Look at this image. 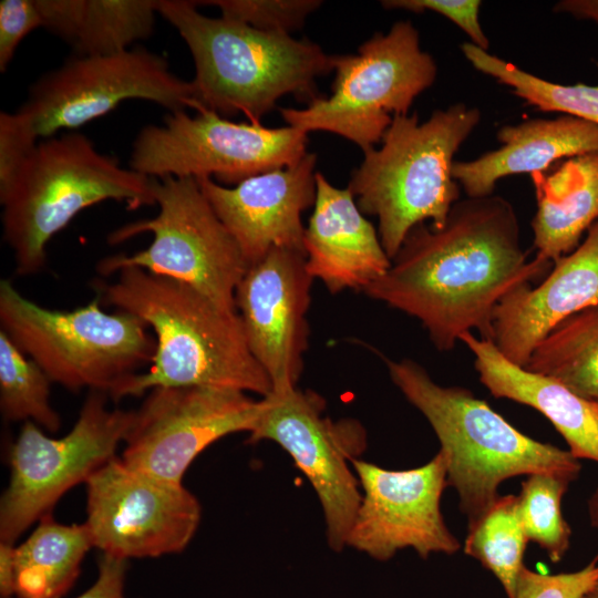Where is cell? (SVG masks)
<instances>
[{
  "label": "cell",
  "mask_w": 598,
  "mask_h": 598,
  "mask_svg": "<svg viewBox=\"0 0 598 598\" xmlns=\"http://www.w3.org/2000/svg\"><path fill=\"white\" fill-rule=\"evenodd\" d=\"M551 265L537 256L528 260L511 202L494 194L466 197L442 226H415L364 293L417 319L432 344L448 352L464 333L478 331L491 341L501 300Z\"/></svg>",
  "instance_id": "1"
},
{
  "label": "cell",
  "mask_w": 598,
  "mask_h": 598,
  "mask_svg": "<svg viewBox=\"0 0 598 598\" xmlns=\"http://www.w3.org/2000/svg\"><path fill=\"white\" fill-rule=\"evenodd\" d=\"M94 285L100 301L141 318L155 334L146 372L124 381L110 396H141L157 386H206L265 398L271 381L252 355L237 312L219 308L195 288L137 267Z\"/></svg>",
  "instance_id": "2"
},
{
  "label": "cell",
  "mask_w": 598,
  "mask_h": 598,
  "mask_svg": "<svg viewBox=\"0 0 598 598\" xmlns=\"http://www.w3.org/2000/svg\"><path fill=\"white\" fill-rule=\"evenodd\" d=\"M197 7L196 1L157 0L158 14L192 53V83L204 111L223 117L243 113L250 123H260L283 95L309 103L321 97L317 79L334 70V55L308 39L210 18Z\"/></svg>",
  "instance_id": "3"
},
{
  "label": "cell",
  "mask_w": 598,
  "mask_h": 598,
  "mask_svg": "<svg viewBox=\"0 0 598 598\" xmlns=\"http://www.w3.org/2000/svg\"><path fill=\"white\" fill-rule=\"evenodd\" d=\"M382 359L391 381L433 429L446 457L447 486L457 493L467 527L493 505L501 483L511 477H577L580 464L569 451L525 435L468 389L436 383L412 359Z\"/></svg>",
  "instance_id": "4"
},
{
  "label": "cell",
  "mask_w": 598,
  "mask_h": 598,
  "mask_svg": "<svg viewBox=\"0 0 598 598\" xmlns=\"http://www.w3.org/2000/svg\"><path fill=\"white\" fill-rule=\"evenodd\" d=\"M480 122L481 111L461 102L435 110L423 123L416 113L394 115L382 146L364 153L347 187L362 214L378 218L391 260L415 226L445 223L461 196L454 155Z\"/></svg>",
  "instance_id": "5"
},
{
  "label": "cell",
  "mask_w": 598,
  "mask_h": 598,
  "mask_svg": "<svg viewBox=\"0 0 598 598\" xmlns=\"http://www.w3.org/2000/svg\"><path fill=\"white\" fill-rule=\"evenodd\" d=\"M130 209L154 205L153 178L120 166L83 134L68 133L38 143L3 207V238L19 275L40 271L49 240L83 209L104 202Z\"/></svg>",
  "instance_id": "6"
},
{
  "label": "cell",
  "mask_w": 598,
  "mask_h": 598,
  "mask_svg": "<svg viewBox=\"0 0 598 598\" xmlns=\"http://www.w3.org/2000/svg\"><path fill=\"white\" fill-rule=\"evenodd\" d=\"M1 330L52 382L71 391L87 388L111 396L151 364L155 337L133 313L105 312L96 298L71 311L44 308L0 281Z\"/></svg>",
  "instance_id": "7"
},
{
  "label": "cell",
  "mask_w": 598,
  "mask_h": 598,
  "mask_svg": "<svg viewBox=\"0 0 598 598\" xmlns=\"http://www.w3.org/2000/svg\"><path fill=\"white\" fill-rule=\"evenodd\" d=\"M331 95L306 109H280L289 126L324 131L358 145L363 154L382 141L394 115H406L414 100L433 85L437 66L423 51L411 21L375 33L357 54L334 55Z\"/></svg>",
  "instance_id": "8"
},
{
  "label": "cell",
  "mask_w": 598,
  "mask_h": 598,
  "mask_svg": "<svg viewBox=\"0 0 598 598\" xmlns=\"http://www.w3.org/2000/svg\"><path fill=\"white\" fill-rule=\"evenodd\" d=\"M158 214L126 224L112 231L116 245L151 233L150 246L133 255L109 256L97 264L102 276L125 267L184 282L219 308L237 312L235 292L248 269L238 244L218 218L194 177L153 178Z\"/></svg>",
  "instance_id": "9"
},
{
  "label": "cell",
  "mask_w": 598,
  "mask_h": 598,
  "mask_svg": "<svg viewBox=\"0 0 598 598\" xmlns=\"http://www.w3.org/2000/svg\"><path fill=\"white\" fill-rule=\"evenodd\" d=\"M307 143L308 133L293 126L235 123L208 110L194 116L182 110L138 132L130 168L152 178L212 177L237 185L297 163Z\"/></svg>",
  "instance_id": "10"
},
{
  "label": "cell",
  "mask_w": 598,
  "mask_h": 598,
  "mask_svg": "<svg viewBox=\"0 0 598 598\" xmlns=\"http://www.w3.org/2000/svg\"><path fill=\"white\" fill-rule=\"evenodd\" d=\"M109 394L90 391L72 430L60 439L24 422L9 451V486L0 502V539L13 544L59 498L115 456L135 411L106 406Z\"/></svg>",
  "instance_id": "11"
},
{
  "label": "cell",
  "mask_w": 598,
  "mask_h": 598,
  "mask_svg": "<svg viewBox=\"0 0 598 598\" xmlns=\"http://www.w3.org/2000/svg\"><path fill=\"white\" fill-rule=\"evenodd\" d=\"M326 402L298 386L261 398L248 443L271 441L292 458L320 502L329 547L341 551L361 502L351 461L364 451L367 432L355 419L332 420Z\"/></svg>",
  "instance_id": "12"
},
{
  "label": "cell",
  "mask_w": 598,
  "mask_h": 598,
  "mask_svg": "<svg viewBox=\"0 0 598 598\" xmlns=\"http://www.w3.org/2000/svg\"><path fill=\"white\" fill-rule=\"evenodd\" d=\"M130 99L151 101L169 112L204 111L192 81L174 74L162 55L141 48L69 59L31 85L19 111L45 140L103 116Z\"/></svg>",
  "instance_id": "13"
},
{
  "label": "cell",
  "mask_w": 598,
  "mask_h": 598,
  "mask_svg": "<svg viewBox=\"0 0 598 598\" xmlns=\"http://www.w3.org/2000/svg\"><path fill=\"white\" fill-rule=\"evenodd\" d=\"M85 484V525L103 555L127 560L179 553L200 523V504L183 483L152 477L116 456Z\"/></svg>",
  "instance_id": "14"
},
{
  "label": "cell",
  "mask_w": 598,
  "mask_h": 598,
  "mask_svg": "<svg viewBox=\"0 0 598 598\" xmlns=\"http://www.w3.org/2000/svg\"><path fill=\"white\" fill-rule=\"evenodd\" d=\"M261 399L206 386L151 390L124 439L122 461L152 477L183 483L193 461L221 437L249 433Z\"/></svg>",
  "instance_id": "15"
},
{
  "label": "cell",
  "mask_w": 598,
  "mask_h": 598,
  "mask_svg": "<svg viewBox=\"0 0 598 598\" xmlns=\"http://www.w3.org/2000/svg\"><path fill=\"white\" fill-rule=\"evenodd\" d=\"M352 468L361 502L350 528L347 547L386 561L411 548L421 558L452 555L461 543L447 528L441 511L447 486V463L439 451L419 467L391 471L354 458Z\"/></svg>",
  "instance_id": "16"
},
{
  "label": "cell",
  "mask_w": 598,
  "mask_h": 598,
  "mask_svg": "<svg viewBox=\"0 0 598 598\" xmlns=\"http://www.w3.org/2000/svg\"><path fill=\"white\" fill-rule=\"evenodd\" d=\"M313 280L305 254L274 248L248 267L237 286L236 310L272 392L298 386L309 343L307 315Z\"/></svg>",
  "instance_id": "17"
},
{
  "label": "cell",
  "mask_w": 598,
  "mask_h": 598,
  "mask_svg": "<svg viewBox=\"0 0 598 598\" xmlns=\"http://www.w3.org/2000/svg\"><path fill=\"white\" fill-rule=\"evenodd\" d=\"M316 163L317 155L307 153L290 166L249 177L234 187L212 177L197 178L248 267L274 248L306 255L301 217L316 202Z\"/></svg>",
  "instance_id": "18"
},
{
  "label": "cell",
  "mask_w": 598,
  "mask_h": 598,
  "mask_svg": "<svg viewBox=\"0 0 598 598\" xmlns=\"http://www.w3.org/2000/svg\"><path fill=\"white\" fill-rule=\"evenodd\" d=\"M598 303V220L580 244L553 262L537 286L511 290L493 316L491 341L515 364L525 367L536 346L561 320Z\"/></svg>",
  "instance_id": "19"
},
{
  "label": "cell",
  "mask_w": 598,
  "mask_h": 598,
  "mask_svg": "<svg viewBox=\"0 0 598 598\" xmlns=\"http://www.w3.org/2000/svg\"><path fill=\"white\" fill-rule=\"evenodd\" d=\"M306 267L332 295L364 291L391 266L378 233L347 188L316 173V202L305 229Z\"/></svg>",
  "instance_id": "20"
},
{
  "label": "cell",
  "mask_w": 598,
  "mask_h": 598,
  "mask_svg": "<svg viewBox=\"0 0 598 598\" xmlns=\"http://www.w3.org/2000/svg\"><path fill=\"white\" fill-rule=\"evenodd\" d=\"M496 136L498 148L453 164V177L467 197L493 195L503 177L545 172L564 159L598 152V125L568 115L504 125Z\"/></svg>",
  "instance_id": "21"
},
{
  "label": "cell",
  "mask_w": 598,
  "mask_h": 598,
  "mask_svg": "<svg viewBox=\"0 0 598 598\" xmlns=\"http://www.w3.org/2000/svg\"><path fill=\"white\" fill-rule=\"evenodd\" d=\"M460 342L474 357L480 381L495 396L528 405L545 415L576 458L598 463V402L585 399L560 381L505 358L495 344L474 333Z\"/></svg>",
  "instance_id": "22"
},
{
  "label": "cell",
  "mask_w": 598,
  "mask_h": 598,
  "mask_svg": "<svg viewBox=\"0 0 598 598\" xmlns=\"http://www.w3.org/2000/svg\"><path fill=\"white\" fill-rule=\"evenodd\" d=\"M529 176L537 202L532 221L535 256L553 264L571 252L598 220V152Z\"/></svg>",
  "instance_id": "23"
},
{
  "label": "cell",
  "mask_w": 598,
  "mask_h": 598,
  "mask_svg": "<svg viewBox=\"0 0 598 598\" xmlns=\"http://www.w3.org/2000/svg\"><path fill=\"white\" fill-rule=\"evenodd\" d=\"M42 28L66 41L76 55H109L148 38L157 0H35Z\"/></svg>",
  "instance_id": "24"
},
{
  "label": "cell",
  "mask_w": 598,
  "mask_h": 598,
  "mask_svg": "<svg viewBox=\"0 0 598 598\" xmlns=\"http://www.w3.org/2000/svg\"><path fill=\"white\" fill-rule=\"evenodd\" d=\"M91 547L85 523L63 525L45 514L29 538L16 547V597L62 598L79 577Z\"/></svg>",
  "instance_id": "25"
},
{
  "label": "cell",
  "mask_w": 598,
  "mask_h": 598,
  "mask_svg": "<svg viewBox=\"0 0 598 598\" xmlns=\"http://www.w3.org/2000/svg\"><path fill=\"white\" fill-rule=\"evenodd\" d=\"M524 368L549 375L576 394L598 402V303L557 323Z\"/></svg>",
  "instance_id": "26"
},
{
  "label": "cell",
  "mask_w": 598,
  "mask_h": 598,
  "mask_svg": "<svg viewBox=\"0 0 598 598\" xmlns=\"http://www.w3.org/2000/svg\"><path fill=\"white\" fill-rule=\"evenodd\" d=\"M461 50L474 69L509 87L527 104L598 125V85L547 81L470 42H464Z\"/></svg>",
  "instance_id": "27"
},
{
  "label": "cell",
  "mask_w": 598,
  "mask_h": 598,
  "mask_svg": "<svg viewBox=\"0 0 598 598\" xmlns=\"http://www.w3.org/2000/svg\"><path fill=\"white\" fill-rule=\"evenodd\" d=\"M464 553L488 569L501 582L507 598H514L528 542L518 513L517 495L499 497L467 527Z\"/></svg>",
  "instance_id": "28"
},
{
  "label": "cell",
  "mask_w": 598,
  "mask_h": 598,
  "mask_svg": "<svg viewBox=\"0 0 598 598\" xmlns=\"http://www.w3.org/2000/svg\"><path fill=\"white\" fill-rule=\"evenodd\" d=\"M52 381L0 330V409L8 421H31L56 432L61 419L50 402Z\"/></svg>",
  "instance_id": "29"
},
{
  "label": "cell",
  "mask_w": 598,
  "mask_h": 598,
  "mask_svg": "<svg viewBox=\"0 0 598 598\" xmlns=\"http://www.w3.org/2000/svg\"><path fill=\"white\" fill-rule=\"evenodd\" d=\"M570 478L554 473H533L522 483L518 513L528 540L539 545L553 563L569 548L570 528L561 514V498Z\"/></svg>",
  "instance_id": "30"
},
{
  "label": "cell",
  "mask_w": 598,
  "mask_h": 598,
  "mask_svg": "<svg viewBox=\"0 0 598 598\" xmlns=\"http://www.w3.org/2000/svg\"><path fill=\"white\" fill-rule=\"evenodd\" d=\"M198 6L217 7L223 18L260 31L290 34L321 6L319 0H212L196 1Z\"/></svg>",
  "instance_id": "31"
},
{
  "label": "cell",
  "mask_w": 598,
  "mask_h": 598,
  "mask_svg": "<svg viewBox=\"0 0 598 598\" xmlns=\"http://www.w3.org/2000/svg\"><path fill=\"white\" fill-rule=\"evenodd\" d=\"M38 135L18 110L0 113V198L16 184L38 146Z\"/></svg>",
  "instance_id": "32"
},
{
  "label": "cell",
  "mask_w": 598,
  "mask_h": 598,
  "mask_svg": "<svg viewBox=\"0 0 598 598\" xmlns=\"http://www.w3.org/2000/svg\"><path fill=\"white\" fill-rule=\"evenodd\" d=\"M598 559L586 567L560 574H543L522 569L514 598H581L598 579Z\"/></svg>",
  "instance_id": "33"
},
{
  "label": "cell",
  "mask_w": 598,
  "mask_h": 598,
  "mask_svg": "<svg viewBox=\"0 0 598 598\" xmlns=\"http://www.w3.org/2000/svg\"><path fill=\"white\" fill-rule=\"evenodd\" d=\"M381 3L385 9L439 13L458 27L468 37L470 43L485 51L489 48V40L480 22V0H385Z\"/></svg>",
  "instance_id": "34"
},
{
  "label": "cell",
  "mask_w": 598,
  "mask_h": 598,
  "mask_svg": "<svg viewBox=\"0 0 598 598\" xmlns=\"http://www.w3.org/2000/svg\"><path fill=\"white\" fill-rule=\"evenodd\" d=\"M42 27L35 0H2L0 2V70L4 72L20 42Z\"/></svg>",
  "instance_id": "35"
},
{
  "label": "cell",
  "mask_w": 598,
  "mask_h": 598,
  "mask_svg": "<svg viewBox=\"0 0 598 598\" xmlns=\"http://www.w3.org/2000/svg\"><path fill=\"white\" fill-rule=\"evenodd\" d=\"M126 560L103 555L95 582L76 598H125Z\"/></svg>",
  "instance_id": "36"
},
{
  "label": "cell",
  "mask_w": 598,
  "mask_h": 598,
  "mask_svg": "<svg viewBox=\"0 0 598 598\" xmlns=\"http://www.w3.org/2000/svg\"><path fill=\"white\" fill-rule=\"evenodd\" d=\"M16 547L13 544H0V594L2 598L16 596Z\"/></svg>",
  "instance_id": "37"
},
{
  "label": "cell",
  "mask_w": 598,
  "mask_h": 598,
  "mask_svg": "<svg viewBox=\"0 0 598 598\" xmlns=\"http://www.w3.org/2000/svg\"><path fill=\"white\" fill-rule=\"evenodd\" d=\"M557 13H566L598 25V0H561L554 6Z\"/></svg>",
  "instance_id": "38"
},
{
  "label": "cell",
  "mask_w": 598,
  "mask_h": 598,
  "mask_svg": "<svg viewBox=\"0 0 598 598\" xmlns=\"http://www.w3.org/2000/svg\"><path fill=\"white\" fill-rule=\"evenodd\" d=\"M590 514L592 523L598 526V492L592 496L590 501Z\"/></svg>",
  "instance_id": "39"
},
{
  "label": "cell",
  "mask_w": 598,
  "mask_h": 598,
  "mask_svg": "<svg viewBox=\"0 0 598 598\" xmlns=\"http://www.w3.org/2000/svg\"><path fill=\"white\" fill-rule=\"evenodd\" d=\"M581 598H598V579Z\"/></svg>",
  "instance_id": "40"
}]
</instances>
